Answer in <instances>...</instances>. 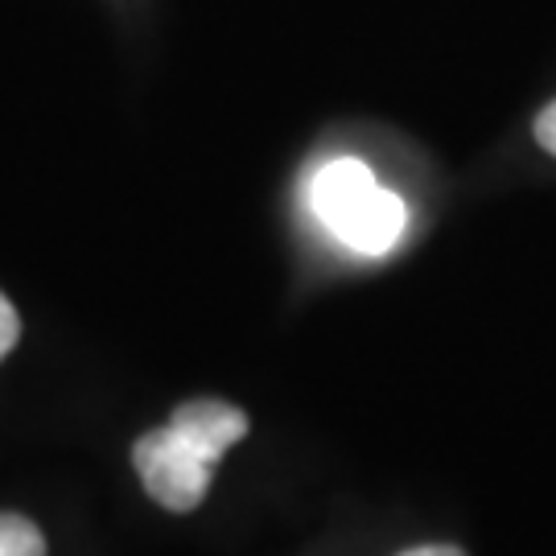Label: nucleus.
<instances>
[{
    "label": "nucleus",
    "instance_id": "f257e3e1",
    "mask_svg": "<svg viewBox=\"0 0 556 556\" xmlns=\"http://www.w3.org/2000/svg\"><path fill=\"white\" fill-rule=\"evenodd\" d=\"M132 462H137L144 491L157 498L165 511H178V516L181 511H194L202 498H206V491H211V470L215 466L202 462L194 450H186L174 438L169 425L137 438Z\"/></svg>",
    "mask_w": 556,
    "mask_h": 556
},
{
    "label": "nucleus",
    "instance_id": "f03ea898",
    "mask_svg": "<svg viewBox=\"0 0 556 556\" xmlns=\"http://www.w3.org/2000/svg\"><path fill=\"white\" fill-rule=\"evenodd\" d=\"M169 429H174V438H178L186 450H194L202 462L215 466V462L248 433V417L239 413L236 404L206 396V400L181 404L178 413L169 417Z\"/></svg>",
    "mask_w": 556,
    "mask_h": 556
},
{
    "label": "nucleus",
    "instance_id": "7ed1b4c3",
    "mask_svg": "<svg viewBox=\"0 0 556 556\" xmlns=\"http://www.w3.org/2000/svg\"><path fill=\"white\" fill-rule=\"evenodd\" d=\"M379 181L371 178V169L355 157H338V161H326L314 181H309V206H314V215H318L330 231H338L342 223L355 215L363 199L376 190Z\"/></svg>",
    "mask_w": 556,
    "mask_h": 556
},
{
    "label": "nucleus",
    "instance_id": "20e7f679",
    "mask_svg": "<svg viewBox=\"0 0 556 556\" xmlns=\"http://www.w3.org/2000/svg\"><path fill=\"white\" fill-rule=\"evenodd\" d=\"M404 227H408V206H404V199L392 194V190H383V186H376L334 236L346 248L363 252V256H383V252H392L400 243Z\"/></svg>",
    "mask_w": 556,
    "mask_h": 556
},
{
    "label": "nucleus",
    "instance_id": "39448f33",
    "mask_svg": "<svg viewBox=\"0 0 556 556\" xmlns=\"http://www.w3.org/2000/svg\"><path fill=\"white\" fill-rule=\"evenodd\" d=\"M0 556H46V536L25 516H0Z\"/></svg>",
    "mask_w": 556,
    "mask_h": 556
},
{
    "label": "nucleus",
    "instance_id": "423d86ee",
    "mask_svg": "<svg viewBox=\"0 0 556 556\" xmlns=\"http://www.w3.org/2000/svg\"><path fill=\"white\" fill-rule=\"evenodd\" d=\"M17 338H21L17 309H13V301L0 293V358H4L9 351H13V346H17Z\"/></svg>",
    "mask_w": 556,
    "mask_h": 556
},
{
    "label": "nucleus",
    "instance_id": "0eeeda50",
    "mask_svg": "<svg viewBox=\"0 0 556 556\" xmlns=\"http://www.w3.org/2000/svg\"><path fill=\"white\" fill-rule=\"evenodd\" d=\"M536 140H540V149H548L556 157V103H548L536 116Z\"/></svg>",
    "mask_w": 556,
    "mask_h": 556
},
{
    "label": "nucleus",
    "instance_id": "6e6552de",
    "mask_svg": "<svg viewBox=\"0 0 556 556\" xmlns=\"http://www.w3.org/2000/svg\"><path fill=\"white\" fill-rule=\"evenodd\" d=\"M400 556H466V553L454 548V544H420V548H408V553Z\"/></svg>",
    "mask_w": 556,
    "mask_h": 556
}]
</instances>
